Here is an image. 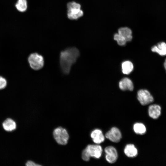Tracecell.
Returning <instances> with one entry per match:
<instances>
[{"label": "cell", "mask_w": 166, "mask_h": 166, "mask_svg": "<svg viewBox=\"0 0 166 166\" xmlns=\"http://www.w3.org/2000/svg\"><path fill=\"white\" fill-rule=\"evenodd\" d=\"M133 63L129 61H125L122 63V71L124 74H129L133 71Z\"/></svg>", "instance_id": "9a60e30c"}, {"label": "cell", "mask_w": 166, "mask_h": 166, "mask_svg": "<svg viewBox=\"0 0 166 166\" xmlns=\"http://www.w3.org/2000/svg\"><path fill=\"white\" fill-rule=\"evenodd\" d=\"M106 153L105 159L109 163L113 164L115 163L118 157V154L116 149L113 146H109L104 149Z\"/></svg>", "instance_id": "52a82bcc"}, {"label": "cell", "mask_w": 166, "mask_h": 166, "mask_svg": "<svg viewBox=\"0 0 166 166\" xmlns=\"http://www.w3.org/2000/svg\"><path fill=\"white\" fill-rule=\"evenodd\" d=\"M26 165L27 166H39L41 165L37 164L31 161H28L26 163Z\"/></svg>", "instance_id": "44dd1931"}, {"label": "cell", "mask_w": 166, "mask_h": 166, "mask_svg": "<svg viewBox=\"0 0 166 166\" xmlns=\"http://www.w3.org/2000/svg\"><path fill=\"white\" fill-rule=\"evenodd\" d=\"M54 139L59 144L66 145L69 139V135L67 130L61 127L55 129L53 132Z\"/></svg>", "instance_id": "5b68a950"}, {"label": "cell", "mask_w": 166, "mask_h": 166, "mask_svg": "<svg viewBox=\"0 0 166 166\" xmlns=\"http://www.w3.org/2000/svg\"><path fill=\"white\" fill-rule=\"evenodd\" d=\"M67 15L69 19L77 20L83 16L84 13L80 4L74 1L70 2L67 4Z\"/></svg>", "instance_id": "277c9868"}, {"label": "cell", "mask_w": 166, "mask_h": 166, "mask_svg": "<svg viewBox=\"0 0 166 166\" xmlns=\"http://www.w3.org/2000/svg\"><path fill=\"white\" fill-rule=\"evenodd\" d=\"M80 56V51L75 47H68L60 52L59 65L64 75L69 74L72 66L76 63Z\"/></svg>", "instance_id": "6da1fadb"}, {"label": "cell", "mask_w": 166, "mask_h": 166, "mask_svg": "<svg viewBox=\"0 0 166 166\" xmlns=\"http://www.w3.org/2000/svg\"><path fill=\"white\" fill-rule=\"evenodd\" d=\"M114 39L120 46H123L125 45L127 42L125 38L118 33L114 35Z\"/></svg>", "instance_id": "d6986e66"}, {"label": "cell", "mask_w": 166, "mask_h": 166, "mask_svg": "<svg viewBox=\"0 0 166 166\" xmlns=\"http://www.w3.org/2000/svg\"><path fill=\"white\" fill-rule=\"evenodd\" d=\"M15 7L17 10L20 12L25 11L27 8L26 0H18L15 4Z\"/></svg>", "instance_id": "ac0fdd59"}, {"label": "cell", "mask_w": 166, "mask_h": 166, "mask_svg": "<svg viewBox=\"0 0 166 166\" xmlns=\"http://www.w3.org/2000/svg\"><path fill=\"white\" fill-rule=\"evenodd\" d=\"M28 61L30 67L34 70L42 69L45 65L43 56L38 52L30 54L28 57Z\"/></svg>", "instance_id": "3957f363"}, {"label": "cell", "mask_w": 166, "mask_h": 166, "mask_svg": "<svg viewBox=\"0 0 166 166\" xmlns=\"http://www.w3.org/2000/svg\"><path fill=\"white\" fill-rule=\"evenodd\" d=\"M161 108L158 105L153 104L150 105L148 109L149 116L154 119L158 118L161 114Z\"/></svg>", "instance_id": "8fae6325"}, {"label": "cell", "mask_w": 166, "mask_h": 166, "mask_svg": "<svg viewBox=\"0 0 166 166\" xmlns=\"http://www.w3.org/2000/svg\"><path fill=\"white\" fill-rule=\"evenodd\" d=\"M151 50L152 52L156 53L160 56H166V43L164 42H159L156 45L153 46Z\"/></svg>", "instance_id": "7c38bea8"}, {"label": "cell", "mask_w": 166, "mask_h": 166, "mask_svg": "<svg viewBox=\"0 0 166 166\" xmlns=\"http://www.w3.org/2000/svg\"><path fill=\"white\" fill-rule=\"evenodd\" d=\"M137 98L142 105L149 104L154 101L153 96L146 89H140L138 91Z\"/></svg>", "instance_id": "8992f818"}, {"label": "cell", "mask_w": 166, "mask_h": 166, "mask_svg": "<svg viewBox=\"0 0 166 166\" xmlns=\"http://www.w3.org/2000/svg\"><path fill=\"white\" fill-rule=\"evenodd\" d=\"M124 152L125 155L129 157H135L138 155L137 149L132 144H127L125 147Z\"/></svg>", "instance_id": "4fadbf2b"}, {"label": "cell", "mask_w": 166, "mask_h": 166, "mask_svg": "<svg viewBox=\"0 0 166 166\" xmlns=\"http://www.w3.org/2000/svg\"><path fill=\"white\" fill-rule=\"evenodd\" d=\"M105 137L114 143H118L122 138L120 130L116 127H113L105 133Z\"/></svg>", "instance_id": "ba28073f"}, {"label": "cell", "mask_w": 166, "mask_h": 166, "mask_svg": "<svg viewBox=\"0 0 166 166\" xmlns=\"http://www.w3.org/2000/svg\"><path fill=\"white\" fill-rule=\"evenodd\" d=\"M118 33L124 37L127 42H130L132 39V31L128 27H123L118 30Z\"/></svg>", "instance_id": "5bb4252c"}, {"label": "cell", "mask_w": 166, "mask_h": 166, "mask_svg": "<svg viewBox=\"0 0 166 166\" xmlns=\"http://www.w3.org/2000/svg\"><path fill=\"white\" fill-rule=\"evenodd\" d=\"M2 126L4 129L7 131H11L14 130L16 127L15 121L10 118L6 120L3 122Z\"/></svg>", "instance_id": "2e32d148"}, {"label": "cell", "mask_w": 166, "mask_h": 166, "mask_svg": "<svg viewBox=\"0 0 166 166\" xmlns=\"http://www.w3.org/2000/svg\"><path fill=\"white\" fill-rule=\"evenodd\" d=\"M133 129L135 133L140 135L144 134L146 131L145 126L142 123H140L135 124L133 126Z\"/></svg>", "instance_id": "e0dca14e"}, {"label": "cell", "mask_w": 166, "mask_h": 166, "mask_svg": "<svg viewBox=\"0 0 166 166\" xmlns=\"http://www.w3.org/2000/svg\"><path fill=\"white\" fill-rule=\"evenodd\" d=\"M103 150L101 146L97 144H89L82 152V159L84 161H89L90 157L99 159L101 157Z\"/></svg>", "instance_id": "7a4b0ae2"}, {"label": "cell", "mask_w": 166, "mask_h": 166, "mask_svg": "<svg viewBox=\"0 0 166 166\" xmlns=\"http://www.w3.org/2000/svg\"><path fill=\"white\" fill-rule=\"evenodd\" d=\"M90 136L93 142L97 144H99L103 142L105 140L102 131L98 129H95L91 133Z\"/></svg>", "instance_id": "30bf717a"}, {"label": "cell", "mask_w": 166, "mask_h": 166, "mask_svg": "<svg viewBox=\"0 0 166 166\" xmlns=\"http://www.w3.org/2000/svg\"><path fill=\"white\" fill-rule=\"evenodd\" d=\"M164 69H165L166 71V58L165 59V61L164 62Z\"/></svg>", "instance_id": "7402d4cb"}, {"label": "cell", "mask_w": 166, "mask_h": 166, "mask_svg": "<svg viewBox=\"0 0 166 166\" xmlns=\"http://www.w3.org/2000/svg\"><path fill=\"white\" fill-rule=\"evenodd\" d=\"M119 87L122 91H132L134 89L133 82L130 78L127 77L123 78L119 81Z\"/></svg>", "instance_id": "9c48e42d"}, {"label": "cell", "mask_w": 166, "mask_h": 166, "mask_svg": "<svg viewBox=\"0 0 166 166\" xmlns=\"http://www.w3.org/2000/svg\"><path fill=\"white\" fill-rule=\"evenodd\" d=\"M7 82L5 78L0 76V89L5 88L7 85Z\"/></svg>", "instance_id": "ffe728a7"}]
</instances>
